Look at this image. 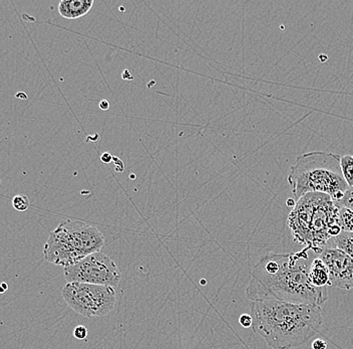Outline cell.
I'll use <instances>...</instances> for the list:
<instances>
[{
    "instance_id": "obj_17",
    "label": "cell",
    "mask_w": 353,
    "mask_h": 349,
    "mask_svg": "<svg viewBox=\"0 0 353 349\" xmlns=\"http://www.w3.org/2000/svg\"><path fill=\"white\" fill-rule=\"evenodd\" d=\"M240 326L244 328H249L253 326V318L250 314H242L239 318Z\"/></svg>"
},
{
    "instance_id": "obj_19",
    "label": "cell",
    "mask_w": 353,
    "mask_h": 349,
    "mask_svg": "<svg viewBox=\"0 0 353 349\" xmlns=\"http://www.w3.org/2000/svg\"><path fill=\"white\" fill-rule=\"evenodd\" d=\"M112 156L110 155L109 152H105L103 155L101 156V160L103 161V163H110L112 162Z\"/></svg>"
},
{
    "instance_id": "obj_8",
    "label": "cell",
    "mask_w": 353,
    "mask_h": 349,
    "mask_svg": "<svg viewBox=\"0 0 353 349\" xmlns=\"http://www.w3.org/2000/svg\"><path fill=\"white\" fill-rule=\"evenodd\" d=\"M330 271L331 284L342 290L353 289V259L336 248H326L319 254Z\"/></svg>"
},
{
    "instance_id": "obj_14",
    "label": "cell",
    "mask_w": 353,
    "mask_h": 349,
    "mask_svg": "<svg viewBox=\"0 0 353 349\" xmlns=\"http://www.w3.org/2000/svg\"><path fill=\"white\" fill-rule=\"evenodd\" d=\"M12 205L17 211H26L30 209V198L26 196H15L12 200Z\"/></svg>"
},
{
    "instance_id": "obj_21",
    "label": "cell",
    "mask_w": 353,
    "mask_h": 349,
    "mask_svg": "<svg viewBox=\"0 0 353 349\" xmlns=\"http://www.w3.org/2000/svg\"><path fill=\"white\" fill-rule=\"evenodd\" d=\"M8 286L6 283H2V284H0V294L6 292V290H8Z\"/></svg>"
},
{
    "instance_id": "obj_20",
    "label": "cell",
    "mask_w": 353,
    "mask_h": 349,
    "mask_svg": "<svg viewBox=\"0 0 353 349\" xmlns=\"http://www.w3.org/2000/svg\"><path fill=\"white\" fill-rule=\"evenodd\" d=\"M99 107L103 110H108L110 108V103L108 101L103 100L99 103Z\"/></svg>"
},
{
    "instance_id": "obj_10",
    "label": "cell",
    "mask_w": 353,
    "mask_h": 349,
    "mask_svg": "<svg viewBox=\"0 0 353 349\" xmlns=\"http://www.w3.org/2000/svg\"><path fill=\"white\" fill-rule=\"evenodd\" d=\"M309 279H310L311 284L316 288H325L326 286L332 285L331 284L330 271L320 258L311 261Z\"/></svg>"
},
{
    "instance_id": "obj_1",
    "label": "cell",
    "mask_w": 353,
    "mask_h": 349,
    "mask_svg": "<svg viewBox=\"0 0 353 349\" xmlns=\"http://www.w3.org/2000/svg\"><path fill=\"white\" fill-rule=\"evenodd\" d=\"M310 265L305 249L294 254H267L251 272L247 298L252 302L276 300L321 306L327 300V292L311 284Z\"/></svg>"
},
{
    "instance_id": "obj_16",
    "label": "cell",
    "mask_w": 353,
    "mask_h": 349,
    "mask_svg": "<svg viewBox=\"0 0 353 349\" xmlns=\"http://www.w3.org/2000/svg\"><path fill=\"white\" fill-rule=\"evenodd\" d=\"M88 328L83 326H77L74 330V337L79 340H85L88 337Z\"/></svg>"
},
{
    "instance_id": "obj_6",
    "label": "cell",
    "mask_w": 353,
    "mask_h": 349,
    "mask_svg": "<svg viewBox=\"0 0 353 349\" xmlns=\"http://www.w3.org/2000/svg\"><path fill=\"white\" fill-rule=\"evenodd\" d=\"M61 296L74 312L88 318L110 314L117 303L114 288L87 283H68Z\"/></svg>"
},
{
    "instance_id": "obj_11",
    "label": "cell",
    "mask_w": 353,
    "mask_h": 349,
    "mask_svg": "<svg viewBox=\"0 0 353 349\" xmlns=\"http://www.w3.org/2000/svg\"><path fill=\"white\" fill-rule=\"evenodd\" d=\"M327 248H336L347 254L353 259V233L342 232L341 235L332 238L328 243Z\"/></svg>"
},
{
    "instance_id": "obj_7",
    "label": "cell",
    "mask_w": 353,
    "mask_h": 349,
    "mask_svg": "<svg viewBox=\"0 0 353 349\" xmlns=\"http://www.w3.org/2000/svg\"><path fill=\"white\" fill-rule=\"evenodd\" d=\"M68 283H87L114 288L121 281L118 266L109 256L98 252L63 270Z\"/></svg>"
},
{
    "instance_id": "obj_9",
    "label": "cell",
    "mask_w": 353,
    "mask_h": 349,
    "mask_svg": "<svg viewBox=\"0 0 353 349\" xmlns=\"http://www.w3.org/2000/svg\"><path fill=\"white\" fill-rule=\"evenodd\" d=\"M94 6V0H63L59 4V12L63 19H77L88 15Z\"/></svg>"
},
{
    "instance_id": "obj_2",
    "label": "cell",
    "mask_w": 353,
    "mask_h": 349,
    "mask_svg": "<svg viewBox=\"0 0 353 349\" xmlns=\"http://www.w3.org/2000/svg\"><path fill=\"white\" fill-rule=\"evenodd\" d=\"M254 332L270 348H300L319 332L323 322L321 307L287 302L255 301L251 303Z\"/></svg>"
},
{
    "instance_id": "obj_18",
    "label": "cell",
    "mask_w": 353,
    "mask_h": 349,
    "mask_svg": "<svg viewBox=\"0 0 353 349\" xmlns=\"http://www.w3.org/2000/svg\"><path fill=\"white\" fill-rule=\"evenodd\" d=\"M312 349H327V343L323 339H315L312 343Z\"/></svg>"
},
{
    "instance_id": "obj_5",
    "label": "cell",
    "mask_w": 353,
    "mask_h": 349,
    "mask_svg": "<svg viewBox=\"0 0 353 349\" xmlns=\"http://www.w3.org/2000/svg\"><path fill=\"white\" fill-rule=\"evenodd\" d=\"M105 237L94 225L81 220H65L50 234L43 248L46 262L66 267L101 252Z\"/></svg>"
},
{
    "instance_id": "obj_12",
    "label": "cell",
    "mask_w": 353,
    "mask_h": 349,
    "mask_svg": "<svg viewBox=\"0 0 353 349\" xmlns=\"http://www.w3.org/2000/svg\"><path fill=\"white\" fill-rule=\"evenodd\" d=\"M341 167L344 180L348 187H353V156L345 155L341 158Z\"/></svg>"
},
{
    "instance_id": "obj_3",
    "label": "cell",
    "mask_w": 353,
    "mask_h": 349,
    "mask_svg": "<svg viewBox=\"0 0 353 349\" xmlns=\"http://www.w3.org/2000/svg\"><path fill=\"white\" fill-rule=\"evenodd\" d=\"M287 225L295 242L320 254L342 233L341 207L327 194H307L296 200Z\"/></svg>"
},
{
    "instance_id": "obj_13",
    "label": "cell",
    "mask_w": 353,
    "mask_h": 349,
    "mask_svg": "<svg viewBox=\"0 0 353 349\" xmlns=\"http://www.w3.org/2000/svg\"><path fill=\"white\" fill-rule=\"evenodd\" d=\"M341 223L342 232L353 233V211L352 209L341 207Z\"/></svg>"
},
{
    "instance_id": "obj_15",
    "label": "cell",
    "mask_w": 353,
    "mask_h": 349,
    "mask_svg": "<svg viewBox=\"0 0 353 349\" xmlns=\"http://www.w3.org/2000/svg\"><path fill=\"white\" fill-rule=\"evenodd\" d=\"M336 203L339 207H347L353 211V187H350L348 191L344 194L343 198Z\"/></svg>"
},
{
    "instance_id": "obj_4",
    "label": "cell",
    "mask_w": 353,
    "mask_h": 349,
    "mask_svg": "<svg viewBox=\"0 0 353 349\" xmlns=\"http://www.w3.org/2000/svg\"><path fill=\"white\" fill-rule=\"evenodd\" d=\"M341 159L337 154L325 151L298 156L288 174L295 200L307 194H324L339 202L350 189L342 174Z\"/></svg>"
}]
</instances>
